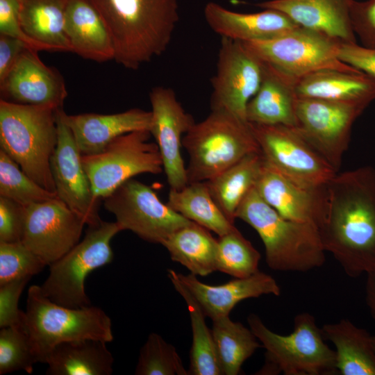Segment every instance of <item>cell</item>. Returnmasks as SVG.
Returning <instances> with one entry per match:
<instances>
[{"instance_id":"6da1fadb","label":"cell","mask_w":375,"mask_h":375,"mask_svg":"<svg viewBox=\"0 0 375 375\" xmlns=\"http://www.w3.org/2000/svg\"><path fill=\"white\" fill-rule=\"evenodd\" d=\"M325 251L347 275L375 272V169L337 173L326 185L324 214L318 226Z\"/></svg>"},{"instance_id":"7a4b0ae2","label":"cell","mask_w":375,"mask_h":375,"mask_svg":"<svg viewBox=\"0 0 375 375\" xmlns=\"http://www.w3.org/2000/svg\"><path fill=\"white\" fill-rule=\"evenodd\" d=\"M110 32L114 59L130 69L167 49L179 19L177 0H88Z\"/></svg>"},{"instance_id":"3957f363","label":"cell","mask_w":375,"mask_h":375,"mask_svg":"<svg viewBox=\"0 0 375 375\" xmlns=\"http://www.w3.org/2000/svg\"><path fill=\"white\" fill-rule=\"evenodd\" d=\"M235 218L258 233L270 269L306 272L324 265L326 251L318 227L281 216L260 197L255 187L240 204Z\"/></svg>"},{"instance_id":"277c9868","label":"cell","mask_w":375,"mask_h":375,"mask_svg":"<svg viewBox=\"0 0 375 375\" xmlns=\"http://www.w3.org/2000/svg\"><path fill=\"white\" fill-rule=\"evenodd\" d=\"M56 110L0 100V146L44 188L56 192L51 158L58 142Z\"/></svg>"},{"instance_id":"5b68a950","label":"cell","mask_w":375,"mask_h":375,"mask_svg":"<svg viewBox=\"0 0 375 375\" xmlns=\"http://www.w3.org/2000/svg\"><path fill=\"white\" fill-rule=\"evenodd\" d=\"M250 329L265 349V364L258 374L333 375L338 372L335 350L324 342L315 318L303 312L294 318L293 331L283 335L271 331L254 313Z\"/></svg>"},{"instance_id":"8992f818","label":"cell","mask_w":375,"mask_h":375,"mask_svg":"<svg viewBox=\"0 0 375 375\" xmlns=\"http://www.w3.org/2000/svg\"><path fill=\"white\" fill-rule=\"evenodd\" d=\"M182 144L190 157L188 183L208 181L244 156L260 151L249 122L223 110H211L195 122Z\"/></svg>"},{"instance_id":"52a82bcc","label":"cell","mask_w":375,"mask_h":375,"mask_svg":"<svg viewBox=\"0 0 375 375\" xmlns=\"http://www.w3.org/2000/svg\"><path fill=\"white\" fill-rule=\"evenodd\" d=\"M24 327L38 362L58 344L97 340L106 343L114 339L110 318L100 308L88 306L74 308L59 305L40 292V285L28 290Z\"/></svg>"},{"instance_id":"ba28073f","label":"cell","mask_w":375,"mask_h":375,"mask_svg":"<svg viewBox=\"0 0 375 375\" xmlns=\"http://www.w3.org/2000/svg\"><path fill=\"white\" fill-rule=\"evenodd\" d=\"M122 231L117 222L101 220L97 226H88L84 238L49 265V274L40 285L41 293L63 306H90L85 288L86 278L94 269L112 262L110 242Z\"/></svg>"},{"instance_id":"9c48e42d","label":"cell","mask_w":375,"mask_h":375,"mask_svg":"<svg viewBox=\"0 0 375 375\" xmlns=\"http://www.w3.org/2000/svg\"><path fill=\"white\" fill-rule=\"evenodd\" d=\"M148 130L131 132L116 138L99 153L81 156L97 198H105L138 174L162 172V158Z\"/></svg>"},{"instance_id":"30bf717a","label":"cell","mask_w":375,"mask_h":375,"mask_svg":"<svg viewBox=\"0 0 375 375\" xmlns=\"http://www.w3.org/2000/svg\"><path fill=\"white\" fill-rule=\"evenodd\" d=\"M338 42L299 26L273 39L242 43L264 62L297 79L326 69L360 72L339 60Z\"/></svg>"},{"instance_id":"8fae6325","label":"cell","mask_w":375,"mask_h":375,"mask_svg":"<svg viewBox=\"0 0 375 375\" xmlns=\"http://www.w3.org/2000/svg\"><path fill=\"white\" fill-rule=\"evenodd\" d=\"M103 199L104 208L112 213L122 230L141 239L162 242L174 231L192 221L162 203L151 187L131 178Z\"/></svg>"},{"instance_id":"7c38bea8","label":"cell","mask_w":375,"mask_h":375,"mask_svg":"<svg viewBox=\"0 0 375 375\" xmlns=\"http://www.w3.org/2000/svg\"><path fill=\"white\" fill-rule=\"evenodd\" d=\"M264 158L304 186H325L338 173L294 127L249 123Z\"/></svg>"},{"instance_id":"4fadbf2b","label":"cell","mask_w":375,"mask_h":375,"mask_svg":"<svg viewBox=\"0 0 375 375\" xmlns=\"http://www.w3.org/2000/svg\"><path fill=\"white\" fill-rule=\"evenodd\" d=\"M366 108L359 104L298 98L294 128L338 172L349 147L352 126Z\"/></svg>"},{"instance_id":"5bb4252c","label":"cell","mask_w":375,"mask_h":375,"mask_svg":"<svg viewBox=\"0 0 375 375\" xmlns=\"http://www.w3.org/2000/svg\"><path fill=\"white\" fill-rule=\"evenodd\" d=\"M264 67V61L242 42L222 38L211 80V110L226 111L247 122V105L260 88Z\"/></svg>"},{"instance_id":"9a60e30c","label":"cell","mask_w":375,"mask_h":375,"mask_svg":"<svg viewBox=\"0 0 375 375\" xmlns=\"http://www.w3.org/2000/svg\"><path fill=\"white\" fill-rule=\"evenodd\" d=\"M85 221L59 198L26 206L22 242L50 265L79 242Z\"/></svg>"},{"instance_id":"2e32d148","label":"cell","mask_w":375,"mask_h":375,"mask_svg":"<svg viewBox=\"0 0 375 375\" xmlns=\"http://www.w3.org/2000/svg\"><path fill=\"white\" fill-rule=\"evenodd\" d=\"M62 108L56 110L58 142L50 162L56 194L88 226H97L101 222L100 199L94 195L82 155L61 116Z\"/></svg>"},{"instance_id":"e0dca14e","label":"cell","mask_w":375,"mask_h":375,"mask_svg":"<svg viewBox=\"0 0 375 375\" xmlns=\"http://www.w3.org/2000/svg\"><path fill=\"white\" fill-rule=\"evenodd\" d=\"M149 98L152 114L149 131L158 147L170 189L181 190L188 184L181 151L182 140L195 122L184 110L172 89L154 87Z\"/></svg>"},{"instance_id":"ac0fdd59","label":"cell","mask_w":375,"mask_h":375,"mask_svg":"<svg viewBox=\"0 0 375 375\" xmlns=\"http://www.w3.org/2000/svg\"><path fill=\"white\" fill-rule=\"evenodd\" d=\"M1 99L17 103L62 108L67 96L59 71L46 65L38 51L26 48L0 82Z\"/></svg>"},{"instance_id":"d6986e66","label":"cell","mask_w":375,"mask_h":375,"mask_svg":"<svg viewBox=\"0 0 375 375\" xmlns=\"http://www.w3.org/2000/svg\"><path fill=\"white\" fill-rule=\"evenodd\" d=\"M255 189L269 206L286 219L317 227L322 222L326 185L310 188L301 185L264 158Z\"/></svg>"},{"instance_id":"ffe728a7","label":"cell","mask_w":375,"mask_h":375,"mask_svg":"<svg viewBox=\"0 0 375 375\" xmlns=\"http://www.w3.org/2000/svg\"><path fill=\"white\" fill-rule=\"evenodd\" d=\"M178 277L212 319L229 316L240 301L262 295L279 296L281 288L270 275L258 271L245 278H235L223 284L212 285L199 281L197 276L178 273Z\"/></svg>"},{"instance_id":"44dd1931","label":"cell","mask_w":375,"mask_h":375,"mask_svg":"<svg viewBox=\"0 0 375 375\" xmlns=\"http://www.w3.org/2000/svg\"><path fill=\"white\" fill-rule=\"evenodd\" d=\"M63 121L71 130L81 155L102 151L116 138L131 132L150 131L151 111L132 108L115 114L82 113L67 115L60 110Z\"/></svg>"},{"instance_id":"7402d4cb","label":"cell","mask_w":375,"mask_h":375,"mask_svg":"<svg viewBox=\"0 0 375 375\" xmlns=\"http://www.w3.org/2000/svg\"><path fill=\"white\" fill-rule=\"evenodd\" d=\"M353 0H269L256 6L279 10L301 27L339 42L357 43L350 8Z\"/></svg>"},{"instance_id":"603a6c76","label":"cell","mask_w":375,"mask_h":375,"mask_svg":"<svg viewBox=\"0 0 375 375\" xmlns=\"http://www.w3.org/2000/svg\"><path fill=\"white\" fill-rule=\"evenodd\" d=\"M204 17L210 28L222 38L242 42L273 39L299 26L277 10L242 13L228 10L215 2L206 4Z\"/></svg>"},{"instance_id":"cb8c5ba5","label":"cell","mask_w":375,"mask_h":375,"mask_svg":"<svg viewBox=\"0 0 375 375\" xmlns=\"http://www.w3.org/2000/svg\"><path fill=\"white\" fill-rule=\"evenodd\" d=\"M265 62L261 84L247 108V120L258 124L297 125V79Z\"/></svg>"},{"instance_id":"d4e9b609","label":"cell","mask_w":375,"mask_h":375,"mask_svg":"<svg viewBox=\"0 0 375 375\" xmlns=\"http://www.w3.org/2000/svg\"><path fill=\"white\" fill-rule=\"evenodd\" d=\"M64 30L72 52L99 62L114 59L108 28L88 0H67Z\"/></svg>"},{"instance_id":"484cf974","label":"cell","mask_w":375,"mask_h":375,"mask_svg":"<svg viewBox=\"0 0 375 375\" xmlns=\"http://www.w3.org/2000/svg\"><path fill=\"white\" fill-rule=\"evenodd\" d=\"M298 98L368 106L375 99V79L362 72L326 69L297 79Z\"/></svg>"},{"instance_id":"4316f807","label":"cell","mask_w":375,"mask_h":375,"mask_svg":"<svg viewBox=\"0 0 375 375\" xmlns=\"http://www.w3.org/2000/svg\"><path fill=\"white\" fill-rule=\"evenodd\" d=\"M43 363L48 375H110L114 358L106 342L87 339L58 344Z\"/></svg>"},{"instance_id":"83f0119b","label":"cell","mask_w":375,"mask_h":375,"mask_svg":"<svg viewBox=\"0 0 375 375\" xmlns=\"http://www.w3.org/2000/svg\"><path fill=\"white\" fill-rule=\"evenodd\" d=\"M325 340L335 347L336 367L342 375H375L372 335L349 319L324 324Z\"/></svg>"},{"instance_id":"f1b7e54d","label":"cell","mask_w":375,"mask_h":375,"mask_svg":"<svg viewBox=\"0 0 375 375\" xmlns=\"http://www.w3.org/2000/svg\"><path fill=\"white\" fill-rule=\"evenodd\" d=\"M67 0H19L23 32L48 51L72 52L64 30Z\"/></svg>"},{"instance_id":"f546056e","label":"cell","mask_w":375,"mask_h":375,"mask_svg":"<svg viewBox=\"0 0 375 375\" xmlns=\"http://www.w3.org/2000/svg\"><path fill=\"white\" fill-rule=\"evenodd\" d=\"M171 259L195 276H207L217 271V239L209 230L191 222L171 234L162 244Z\"/></svg>"},{"instance_id":"4dcf8cb0","label":"cell","mask_w":375,"mask_h":375,"mask_svg":"<svg viewBox=\"0 0 375 375\" xmlns=\"http://www.w3.org/2000/svg\"><path fill=\"white\" fill-rule=\"evenodd\" d=\"M263 160L261 151L251 153L205 181L214 201L231 222L234 223L238 208L255 187Z\"/></svg>"},{"instance_id":"1f68e13d","label":"cell","mask_w":375,"mask_h":375,"mask_svg":"<svg viewBox=\"0 0 375 375\" xmlns=\"http://www.w3.org/2000/svg\"><path fill=\"white\" fill-rule=\"evenodd\" d=\"M167 203L186 219L218 236L236 228L214 201L206 182L190 183L181 190L170 189Z\"/></svg>"},{"instance_id":"d6a6232c","label":"cell","mask_w":375,"mask_h":375,"mask_svg":"<svg viewBox=\"0 0 375 375\" xmlns=\"http://www.w3.org/2000/svg\"><path fill=\"white\" fill-rule=\"evenodd\" d=\"M167 274L175 290L185 301L190 314L192 343L189 374L222 375L212 330L209 329L205 321L206 316L195 298L180 281L177 272L169 269Z\"/></svg>"},{"instance_id":"836d02e7","label":"cell","mask_w":375,"mask_h":375,"mask_svg":"<svg viewBox=\"0 0 375 375\" xmlns=\"http://www.w3.org/2000/svg\"><path fill=\"white\" fill-rule=\"evenodd\" d=\"M212 320V334L222 374L237 375L243 363L261 347L252 331L229 316Z\"/></svg>"},{"instance_id":"e575fe53","label":"cell","mask_w":375,"mask_h":375,"mask_svg":"<svg viewBox=\"0 0 375 375\" xmlns=\"http://www.w3.org/2000/svg\"><path fill=\"white\" fill-rule=\"evenodd\" d=\"M260 258L237 228L217 239V271L234 278L248 277L259 271Z\"/></svg>"},{"instance_id":"d590c367","label":"cell","mask_w":375,"mask_h":375,"mask_svg":"<svg viewBox=\"0 0 375 375\" xmlns=\"http://www.w3.org/2000/svg\"><path fill=\"white\" fill-rule=\"evenodd\" d=\"M19 165L0 149V196L24 206L58 198L28 176Z\"/></svg>"},{"instance_id":"8d00e7d4","label":"cell","mask_w":375,"mask_h":375,"mask_svg":"<svg viewBox=\"0 0 375 375\" xmlns=\"http://www.w3.org/2000/svg\"><path fill=\"white\" fill-rule=\"evenodd\" d=\"M136 375H188L176 348L160 335L151 333L141 347Z\"/></svg>"},{"instance_id":"74e56055","label":"cell","mask_w":375,"mask_h":375,"mask_svg":"<svg viewBox=\"0 0 375 375\" xmlns=\"http://www.w3.org/2000/svg\"><path fill=\"white\" fill-rule=\"evenodd\" d=\"M36 362L37 358L24 325L1 328V375L19 370L31 374Z\"/></svg>"},{"instance_id":"f35d334b","label":"cell","mask_w":375,"mask_h":375,"mask_svg":"<svg viewBox=\"0 0 375 375\" xmlns=\"http://www.w3.org/2000/svg\"><path fill=\"white\" fill-rule=\"evenodd\" d=\"M47 265L22 242H0V285L32 277Z\"/></svg>"},{"instance_id":"ab89813d","label":"cell","mask_w":375,"mask_h":375,"mask_svg":"<svg viewBox=\"0 0 375 375\" xmlns=\"http://www.w3.org/2000/svg\"><path fill=\"white\" fill-rule=\"evenodd\" d=\"M31 278H21L0 285V328L24 325L25 312L19 310L18 302Z\"/></svg>"},{"instance_id":"60d3db41","label":"cell","mask_w":375,"mask_h":375,"mask_svg":"<svg viewBox=\"0 0 375 375\" xmlns=\"http://www.w3.org/2000/svg\"><path fill=\"white\" fill-rule=\"evenodd\" d=\"M26 206L0 196V242H22Z\"/></svg>"},{"instance_id":"b9f144b4","label":"cell","mask_w":375,"mask_h":375,"mask_svg":"<svg viewBox=\"0 0 375 375\" xmlns=\"http://www.w3.org/2000/svg\"><path fill=\"white\" fill-rule=\"evenodd\" d=\"M350 17L353 30L362 46L375 48V0H353Z\"/></svg>"},{"instance_id":"7bdbcfd3","label":"cell","mask_w":375,"mask_h":375,"mask_svg":"<svg viewBox=\"0 0 375 375\" xmlns=\"http://www.w3.org/2000/svg\"><path fill=\"white\" fill-rule=\"evenodd\" d=\"M338 57L342 62L375 79V48L338 42Z\"/></svg>"},{"instance_id":"ee69618b","label":"cell","mask_w":375,"mask_h":375,"mask_svg":"<svg viewBox=\"0 0 375 375\" xmlns=\"http://www.w3.org/2000/svg\"><path fill=\"white\" fill-rule=\"evenodd\" d=\"M19 8V0H0V33L19 39L37 51H45L41 45L28 38L22 30Z\"/></svg>"},{"instance_id":"f6af8a7d","label":"cell","mask_w":375,"mask_h":375,"mask_svg":"<svg viewBox=\"0 0 375 375\" xmlns=\"http://www.w3.org/2000/svg\"><path fill=\"white\" fill-rule=\"evenodd\" d=\"M26 48L30 47L21 40L0 33V82L4 79Z\"/></svg>"},{"instance_id":"bcb514c9","label":"cell","mask_w":375,"mask_h":375,"mask_svg":"<svg viewBox=\"0 0 375 375\" xmlns=\"http://www.w3.org/2000/svg\"><path fill=\"white\" fill-rule=\"evenodd\" d=\"M365 300L371 316L375 320V272L367 274Z\"/></svg>"},{"instance_id":"7dc6e473","label":"cell","mask_w":375,"mask_h":375,"mask_svg":"<svg viewBox=\"0 0 375 375\" xmlns=\"http://www.w3.org/2000/svg\"><path fill=\"white\" fill-rule=\"evenodd\" d=\"M372 344L375 350V335H372Z\"/></svg>"}]
</instances>
